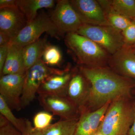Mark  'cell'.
<instances>
[{"mask_svg":"<svg viewBox=\"0 0 135 135\" xmlns=\"http://www.w3.org/2000/svg\"><path fill=\"white\" fill-rule=\"evenodd\" d=\"M20 133L22 135H43L42 131L36 129L29 119L25 118Z\"/></svg>","mask_w":135,"mask_h":135,"instance_id":"484cf974","label":"cell"},{"mask_svg":"<svg viewBox=\"0 0 135 135\" xmlns=\"http://www.w3.org/2000/svg\"><path fill=\"white\" fill-rule=\"evenodd\" d=\"M53 116V114L47 111L38 112L33 117L34 127L38 130H44L51 125Z\"/></svg>","mask_w":135,"mask_h":135,"instance_id":"cb8c5ba5","label":"cell"},{"mask_svg":"<svg viewBox=\"0 0 135 135\" xmlns=\"http://www.w3.org/2000/svg\"><path fill=\"white\" fill-rule=\"evenodd\" d=\"M10 123L8 121L3 115H0V128Z\"/></svg>","mask_w":135,"mask_h":135,"instance_id":"4dcf8cb0","label":"cell"},{"mask_svg":"<svg viewBox=\"0 0 135 135\" xmlns=\"http://www.w3.org/2000/svg\"><path fill=\"white\" fill-rule=\"evenodd\" d=\"M112 6L120 15L132 20L135 19V0H113Z\"/></svg>","mask_w":135,"mask_h":135,"instance_id":"44dd1931","label":"cell"},{"mask_svg":"<svg viewBox=\"0 0 135 135\" xmlns=\"http://www.w3.org/2000/svg\"><path fill=\"white\" fill-rule=\"evenodd\" d=\"M27 24L26 18L17 5L0 9V31L7 34L11 40L19 34Z\"/></svg>","mask_w":135,"mask_h":135,"instance_id":"8fae6325","label":"cell"},{"mask_svg":"<svg viewBox=\"0 0 135 135\" xmlns=\"http://www.w3.org/2000/svg\"><path fill=\"white\" fill-rule=\"evenodd\" d=\"M98 1L103 10L110 26L122 32L131 23L132 20L120 15L114 9L112 6V1Z\"/></svg>","mask_w":135,"mask_h":135,"instance_id":"d6986e66","label":"cell"},{"mask_svg":"<svg viewBox=\"0 0 135 135\" xmlns=\"http://www.w3.org/2000/svg\"><path fill=\"white\" fill-rule=\"evenodd\" d=\"M11 40V38L7 34L0 31V46L8 45Z\"/></svg>","mask_w":135,"mask_h":135,"instance_id":"f1b7e54d","label":"cell"},{"mask_svg":"<svg viewBox=\"0 0 135 135\" xmlns=\"http://www.w3.org/2000/svg\"><path fill=\"white\" fill-rule=\"evenodd\" d=\"M75 70H70L68 68L60 69L58 72L50 75L42 84L37 94L66 96L68 87Z\"/></svg>","mask_w":135,"mask_h":135,"instance_id":"7c38bea8","label":"cell"},{"mask_svg":"<svg viewBox=\"0 0 135 135\" xmlns=\"http://www.w3.org/2000/svg\"><path fill=\"white\" fill-rule=\"evenodd\" d=\"M127 135H135V118L133 125L129 131Z\"/></svg>","mask_w":135,"mask_h":135,"instance_id":"1f68e13d","label":"cell"},{"mask_svg":"<svg viewBox=\"0 0 135 135\" xmlns=\"http://www.w3.org/2000/svg\"><path fill=\"white\" fill-rule=\"evenodd\" d=\"M8 46L7 57L1 76L7 74H24L26 70L23 56V47L11 44Z\"/></svg>","mask_w":135,"mask_h":135,"instance_id":"2e32d148","label":"cell"},{"mask_svg":"<svg viewBox=\"0 0 135 135\" xmlns=\"http://www.w3.org/2000/svg\"><path fill=\"white\" fill-rule=\"evenodd\" d=\"M55 2L54 0H17V5L26 18L28 24L36 18L39 10L53 8Z\"/></svg>","mask_w":135,"mask_h":135,"instance_id":"ac0fdd59","label":"cell"},{"mask_svg":"<svg viewBox=\"0 0 135 135\" xmlns=\"http://www.w3.org/2000/svg\"><path fill=\"white\" fill-rule=\"evenodd\" d=\"M75 32L92 40L111 56L125 45L122 32L110 26L83 24Z\"/></svg>","mask_w":135,"mask_h":135,"instance_id":"5b68a950","label":"cell"},{"mask_svg":"<svg viewBox=\"0 0 135 135\" xmlns=\"http://www.w3.org/2000/svg\"><path fill=\"white\" fill-rule=\"evenodd\" d=\"M89 88L84 76L79 70H75L68 84L66 97L79 108L86 98Z\"/></svg>","mask_w":135,"mask_h":135,"instance_id":"9a60e30c","label":"cell"},{"mask_svg":"<svg viewBox=\"0 0 135 135\" xmlns=\"http://www.w3.org/2000/svg\"><path fill=\"white\" fill-rule=\"evenodd\" d=\"M8 46V45L0 46V74L2 73L3 67L7 57Z\"/></svg>","mask_w":135,"mask_h":135,"instance_id":"83f0119b","label":"cell"},{"mask_svg":"<svg viewBox=\"0 0 135 135\" xmlns=\"http://www.w3.org/2000/svg\"><path fill=\"white\" fill-rule=\"evenodd\" d=\"M40 104L45 111L52 113L62 119H78L79 117L78 107L66 96L53 95H39Z\"/></svg>","mask_w":135,"mask_h":135,"instance_id":"ba28073f","label":"cell"},{"mask_svg":"<svg viewBox=\"0 0 135 135\" xmlns=\"http://www.w3.org/2000/svg\"><path fill=\"white\" fill-rule=\"evenodd\" d=\"M134 20H135V19H134ZM132 47H133V46H132Z\"/></svg>","mask_w":135,"mask_h":135,"instance_id":"e575fe53","label":"cell"},{"mask_svg":"<svg viewBox=\"0 0 135 135\" xmlns=\"http://www.w3.org/2000/svg\"><path fill=\"white\" fill-rule=\"evenodd\" d=\"M60 70L49 67L41 59L26 70L21 99L22 109L29 106L33 101L45 80Z\"/></svg>","mask_w":135,"mask_h":135,"instance_id":"8992f818","label":"cell"},{"mask_svg":"<svg viewBox=\"0 0 135 135\" xmlns=\"http://www.w3.org/2000/svg\"><path fill=\"white\" fill-rule=\"evenodd\" d=\"M92 135H104L103 134H102L99 130H98L96 132H95L94 134Z\"/></svg>","mask_w":135,"mask_h":135,"instance_id":"836d02e7","label":"cell"},{"mask_svg":"<svg viewBox=\"0 0 135 135\" xmlns=\"http://www.w3.org/2000/svg\"><path fill=\"white\" fill-rule=\"evenodd\" d=\"M49 15L63 35L77 31L83 24L68 0L57 1L55 7Z\"/></svg>","mask_w":135,"mask_h":135,"instance_id":"52a82bcc","label":"cell"},{"mask_svg":"<svg viewBox=\"0 0 135 135\" xmlns=\"http://www.w3.org/2000/svg\"><path fill=\"white\" fill-rule=\"evenodd\" d=\"M135 118L132 97H120L110 104L98 130L104 135H127Z\"/></svg>","mask_w":135,"mask_h":135,"instance_id":"7a4b0ae2","label":"cell"},{"mask_svg":"<svg viewBox=\"0 0 135 135\" xmlns=\"http://www.w3.org/2000/svg\"><path fill=\"white\" fill-rule=\"evenodd\" d=\"M0 135H22L21 133L10 123L0 128Z\"/></svg>","mask_w":135,"mask_h":135,"instance_id":"4316f807","label":"cell"},{"mask_svg":"<svg viewBox=\"0 0 135 135\" xmlns=\"http://www.w3.org/2000/svg\"><path fill=\"white\" fill-rule=\"evenodd\" d=\"M78 119H62L42 131L43 135H74Z\"/></svg>","mask_w":135,"mask_h":135,"instance_id":"ffe728a7","label":"cell"},{"mask_svg":"<svg viewBox=\"0 0 135 135\" xmlns=\"http://www.w3.org/2000/svg\"><path fill=\"white\" fill-rule=\"evenodd\" d=\"M70 3L83 24L109 25L101 5L95 0H71Z\"/></svg>","mask_w":135,"mask_h":135,"instance_id":"30bf717a","label":"cell"},{"mask_svg":"<svg viewBox=\"0 0 135 135\" xmlns=\"http://www.w3.org/2000/svg\"><path fill=\"white\" fill-rule=\"evenodd\" d=\"M47 35L24 47L23 56L26 70L42 59L44 51L49 44Z\"/></svg>","mask_w":135,"mask_h":135,"instance_id":"e0dca14e","label":"cell"},{"mask_svg":"<svg viewBox=\"0 0 135 135\" xmlns=\"http://www.w3.org/2000/svg\"><path fill=\"white\" fill-rule=\"evenodd\" d=\"M110 103L93 111H79L74 135H92L98 130Z\"/></svg>","mask_w":135,"mask_h":135,"instance_id":"4fadbf2b","label":"cell"},{"mask_svg":"<svg viewBox=\"0 0 135 135\" xmlns=\"http://www.w3.org/2000/svg\"><path fill=\"white\" fill-rule=\"evenodd\" d=\"M12 110L1 96L0 95V113L12 126L20 132L23 124L24 118H17L12 112Z\"/></svg>","mask_w":135,"mask_h":135,"instance_id":"603a6c76","label":"cell"},{"mask_svg":"<svg viewBox=\"0 0 135 135\" xmlns=\"http://www.w3.org/2000/svg\"><path fill=\"white\" fill-rule=\"evenodd\" d=\"M42 58L44 62L48 66H59L62 62V55L58 47L49 44L44 51Z\"/></svg>","mask_w":135,"mask_h":135,"instance_id":"7402d4cb","label":"cell"},{"mask_svg":"<svg viewBox=\"0 0 135 135\" xmlns=\"http://www.w3.org/2000/svg\"><path fill=\"white\" fill-rule=\"evenodd\" d=\"M108 66L118 74L135 81V55L124 46L111 56Z\"/></svg>","mask_w":135,"mask_h":135,"instance_id":"5bb4252c","label":"cell"},{"mask_svg":"<svg viewBox=\"0 0 135 135\" xmlns=\"http://www.w3.org/2000/svg\"><path fill=\"white\" fill-rule=\"evenodd\" d=\"M65 42L81 66L91 68L108 66L111 55L90 39L71 32L66 33Z\"/></svg>","mask_w":135,"mask_h":135,"instance_id":"3957f363","label":"cell"},{"mask_svg":"<svg viewBox=\"0 0 135 135\" xmlns=\"http://www.w3.org/2000/svg\"><path fill=\"white\" fill-rule=\"evenodd\" d=\"M45 32L52 38L58 40H60V36L63 35L51 21L49 15L41 10L38 13L36 18L27 24L9 44L24 47L36 41Z\"/></svg>","mask_w":135,"mask_h":135,"instance_id":"277c9868","label":"cell"},{"mask_svg":"<svg viewBox=\"0 0 135 135\" xmlns=\"http://www.w3.org/2000/svg\"><path fill=\"white\" fill-rule=\"evenodd\" d=\"M25 73L1 76L0 95L12 110L19 111L22 109L21 99Z\"/></svg>","mask_w":135,"mask_h":135,"instance_id":"9c48e42d","label":"cell"},{"mask_svg":"<svg viewBox=\"0 0 135 135\" xmlns=\"http://www.w3.org/2000/svg\"><path fill=\"white\" fill-rule=\"evenodd\" d=\"M127 47V46H126ZM129 49L135 55V46H133V47H128Z\"/></svg>","mask_w":135,"mask_h":135,"instance_id":"d6a6232c","label":"cell"},{"mask_svg":"<svg viewBox=\"0 0 135 135\" xmlns=\"http://www.w3.org/2000/svg\"></svg>","mask_w":135,"mask_h":135,"instance_id":"d590c367","label":"cell"},{"mask_svg":"<svg viewBox=\"0 0 135 135\" xmlns=\"http://www.w3.org/2000/svg\"><path fill=\"white\" fill-rule=\"evenodd\" d=\"M17 6V0H0V9Z\"/></svg>","mask_w":135,"mask_h":135,"instance_id":"f546056e","label":"cell"},{"mask_svg":"<svg viewBox=\"0 0 135 135\" xmlns=\"http://www.w3.org/2000/svg\"><path fill=\"white\" fill-rule=\"evenodd\" d=\"M123 36L124 46L128 47L135 45V20H132L131 23L122 32Z\"/></svg>","mask_w":135,"mask_h":135,"instance_id":"d4e9b609","label":"cell"},{"mask_svg":"<svg viewBox=\"0 0 135 135\" xmlns=\"http://www.w3.org/2000/svg\"><path fill=\"white\" fill-rule=\"evenodd\" d=\"M79 70L89 85L86 98L79 111L96 110L120 97H132L135 81L118 74L109 66H80Z\"/></svg>","mask_w":135,"mask_h":135,"instance_id":"6da1fadb","label":"cell"}]
</instances>
